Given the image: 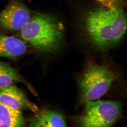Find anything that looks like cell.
<instances>
[{"label":"cell","mask_w":127,"mask_h":127,"mask_svg":"<svg viewBox=\"0 0 127 127\" xmlns=\"http://www.w3.org/2000/svg\"><path fill=\"white\" fill-rule=\"evenodd\" d=\"M78 26L85 43L97 51H106L116 47L124 38L127 15L122 7L99 4L84 12Z\"/></svg>","instance_id":"6da1fadb"},{"label":"cell","mask_w":127,"mask_h":127,"mask_svg":"<svg viewBox=\"0 0 127 127\" xmlns=\"http://www.w3.org/2000/svg\"><path fill=\"white\" fill-rule=\"evenodd\" d=\"M20 35L37 51L54 53L61 50L65 42V29L56 17L37 13L22 27Z\"/></svg>","instance_id":"7a4b0ae2"},{"label":"cell","mask_w":127,"mask_h":127,"mask_svg":"<svg viewBox=\"0 0 127 127\" xmlns=\"http://www.w3.org/2000/svg\"><path fill=\"white\" fill-rule=\"evenodd\" d=\"M118 76V72L109 64L98 63L93 58H88L77 78L78 104L83 105L100 98Z\"/></svg>","instance_id":"3957f363"},{"label":"cell","mask_w":127,"mask_h":127,"mask_svg":"<svg viewBox=\"0 0 127 127\" xmlns=\"http://www.w3.org/2000/svg\"><path fill=\"white\" fill-rule=\"evenodd\" d=\"M82 114L71 116L75 127H112L123 116V104L113 101H90Z\"/></svg>","instance_id":"277c9868"},{"label":"cell","mask_w":127,"mask_h":127,"mask_svg":"<svg viewBox=\"0 0 127 127\" xmlns=\"http://www.w3.org/2000/svg\"><path fill=\"white\" fill-rule=\"evenodd\" d=\"M30 18L28 8L22 2L12 1L0 12V27L10 31L20 30Z\"/></svg>","instance_id":"5b68a950"},{"label":"cell","mask_w":127,"mask_h":127,"mask_svg":"<svg viewBox=\"0 0 127 127\" xmlns=\"http://www.w3.org/2000/svg\"><path fill=\"white\" fill-rule=\"evenodd\" d=\"M0 102L13 109L30 111L37 113L38 107L28 98L17 87L10 85L0 88Z\"/></svg>","instance_id":"8992f818"},{"label":"cell","mask_w":127,"mask_h":127,"mask_svg":"<svg viewBox=\"0 0 127 127\" xmlns=\"http://www.w3.org/2000/svg\"><path fill=\"white\" fill-rule=\"evenodd\" d=\"M27 50V46L23 41L0 33V58L16 61L26 53Z\"/></svg>","instance_id":"52a82bcc"},{"label":"cell","mask_w":127,"mask_h":127,"mask_svg":"<svg viewBox=\"0 0 127 127\" xmlns=\"http://www.w3.org/2000/svg\"><path fill=\"white\" fill-rule=\"evenodd\" d=\"M25 125L21 111L13 109L0 102V127H23Z\"/></svg>","instance_id":"ba28073f"},{"label":"cell","mask_w":127,"mask_h":127,"mask_svg":"<svg viewBox=\"0 0 127 127\" xmlns=\"http://www.w3.org/2000/svg\"><path fill=\"white\" fill-rule=\"evenodd\" d=\"M17 82L23 83L30 86L17 68L9 63L0 61V88Z\"/></svg>","instance_id":"9c48e42d"},{"label":"cell","mask_w":127,"mask_h":127,"mask_svg":"<svg viewBox=\"0 0 127 127\" xmlns=\"http://www.w3.org/2000/svg\"><path fill=\"white\" fill-rule=\"evenodd\" d=\"M38 113L45 120L49 127H66L64 117L58 111L44 109Z\"/></svg>","instance_id":"30bf717a"},{"label":"cell","mask_w":127,"mask_h":127,"mask_svg":"<svg viewBox=\"0 0 127 127\" xmlns=\"http://www.w3.org/2000/svg\"><path fill=\"white\" fill-rule=\"evenodd\" d=\"M99 4L108 6H115L124 8L127 6L125 0H94Z\"/></svg>","instance_id":"8fae6325"},{"label":"cell","mask_w":127,"mask_h":127,"mask_svg":"<svg viewBox=\"0 0 127 127\" xmlns=\"http://www.w3.org/2000/svg\"><path fill=\"white\" fill-rule=\"evenodd\" d=\"M36 116L30 121V127H49L46 122L37 113Z\"/></svg>","instance_id":"7c38bea8"}]
</instances>
